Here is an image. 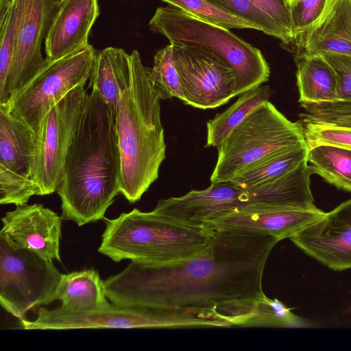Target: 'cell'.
<instances>
[{"label":"cell","mask_w":351,"mask_h":351,"mask_svg":"<svg viewBox=\"0 0 351 351\" xmlns=\"http://www.w3.org/2000/svg\"><path fill=\"white\" fill-rule=\"evenodd\" d=\"M278 241L269 235L216 230L211 244L189 259L160 265L131 261L104 280L106 294L117 305L217 313L264 293L265 267Z\"/></svg>","instance_id":"cell-1"},{"label":"cell","mask_w":351,"mask_h":351,"mask_svg":"<svg viewBox=\"0 0 351 351\" xmlns=\"http://www.w3.org/2000/svg\"><path fill=\"white\" fill-rule=\"evenodd\" d=\"M120 174L116 111L92 89L57 190L62 219L79 226L103 219L120 193Z\"/></svg>","instance_id":"cell-2"},{"label":"cell","mask_w":351,"mask_h":351,"mask_svg":"<svg viewBox=\"0 0 351 351\" xmlns=\"http://www.w3.org/2000/svg\"><path fill=\"white\" fill-rule=\"evenodd\" d=\"M130 55L131 82L116 112L121 156L119 189L131 204L158 179L166 156L160 98L152 86L139 52Z\"/></svg>","instance_id":"cell-3"},{"label":"cell","mask_w":351,"mask_h":351,"mask_svg":"<svg viewBox=\"0 0 351 351\" xmlns=\"http://www.w3.org/2000/svg\"><path fill=\"white\" fill-rule=\"evenodd\" d=\"M215 231L184 223L154 210L134 208L106 221L98 252L114 262L129 259L167 265L192 258L212 243Z\"/></svg>","instance_id":"cell-4"},{"label":"cell","mask_w":351,"mask_h":351,"mask_svg":"<svg viewBox=\"0 0 351 351\" xmlns=\"http://www.w3.org/2000/svg\"><path fill=\"white\" fill-rule=\"evenodd\" d=\"M170 44L213 53L234 71L236 95L268 81L269 66L261 51L229 29L202 21L172 5L159 7L149 22Z\"/></svg>","instance_id":"cell-5"},{"label":"cell","mask_w":351,"mask_h":351,"mask_svg":"<svg viewBox=\"0 0 351 351\" xmlns=\"http://www.w3.org/2000/svg\"><path fill=\"white\" fill-rule=\"evenodd\" d=\"M24 330L90 328H184L223 327L225 322L210 312L174 308L132 307L111 303L95 311H69L39 308L33 320H19Z\"/></svg>","instance_id":"cell-6"},{"label":"cell","mask_w":351,"mask_h":351,"mask_svg":"<svg viewBox=\"0 0 351 351\" xmlns=\"http://www.w3.org/2000/svg\"><path fill=\"white\" fill-rule=\"evenodd\" d=\"M306 145L300 121H291L268 101L237 126L217 147L218 158L210 180L230 182L270 154Z\"/></svg>","instance_id":"cell-7"},{"label":"cell","mask_w":351,"mask_h":351,"mask_svg":"<svg viewBox=\"0 0 351 351\" xmlns=\"http://www.w3.org/2000/svg\"><path fill=\"white\" fill-rule=\"evenodd\" d=\"M97 53L88 43L57 59L45 58L44 65L37 73L0 106L36 135L43 117L52 105L75 87L86 85Z\"/></svg>","instance_id":"cell-8"},{"label":"cell","mask_w":351,"mask_h":351,"mask_svg":"<svg viewBox=\"0 0 351 351\" xmlns=\"http://www.w3.org/2000/svg\"><path fill=\"white\" fill-rule=\"evenodd\" d=\"M62 274L53 260L16 245L0 232V303L19 320L36 306L54 301Z\"/></svg>","instance_id":"cell-9"},{"label":"cell","mask_w":351,"mask_h":351,"mask_svg":"<svg viewBox=\"0 0 351 351\" xmlns=\"http://www.w3.org/2000/svg\"><path fill=\"white\" fill-rule=\"evenodd\" d=\"M81 84L53 104L36 134L32 180L38 195L57 191L64 160L89 94Z\"/></svg>","instance_id":"cell-10"},{"label":"cell","mask_w":351,"mask_h":351,"mask_svg":"<svg viewBox=\"0 0 351 351\" xmlns=\"http://www.w3.org/2000/svg\"><path fill=\"white\" fill-rule=\"evenodd\" d=\"M173 57L184 104L200 109L215 108L237 96L233 69L213 53L173 45Z\"/></svg>","instance_id":"cell-11"},{"label":"cell","mask_w":351,"mask_h":351,"mask_svg":"<svg viewBox=\"0 0 351 351\" xmlns=\"http://www.w3.org/2000/svg\"><path fill=\"white\" fill-rule=\"evenodd\" d=\"M35 132L0 106V204H27L38 190L32 180Z\"/></svg>","instance_id":"cell-12"},{"label":"cell","mask_w":351,"mask_h":351,"mask_svg":"<svg viewBox=\"0 0 351 351\" xmlns=\"http://www.w3.org/2000/svg\"><path fill=\"white\" fill-rule=\"evenodd\" d=\"M16 17L15 50L8 85L10 97L23 87L45 62L41 46L59 0H13Z\"/></svg>","instance_id":"cell-13"},{"label":"cell","mask_w":351,"mask_h":351,"mask_svg":"<svg viewBox=\"0 0 351 351\" xmlns=\"http://www.w3.org/2000/svg\"><path fill=\"white\" fill-rule=\"evenodd\" d=\"M309 256L335 271L351 269V199L290 238Z\"/></svg>","instance_id":"cell-14"},{"label":"cell","mask_w":351,"mask_h":351,"mask_svg":"<svg viewBox=\"0 0 351 351\" xmlns=\"http://www.w3.org/2000/svg\"><path fill=\"white\" fill-rule=\"evenodd\" d=\"M248 205L246 189L239 188L231 182H215L202 190H192L182 196L161 199L153 210L188 224L204 227L208 221Z\"/></svg>","instance_id":"cell-15"},{"label":"cell","mask_w":351,"mask_h":351,"mask_svg":"<svg viewBox=\"0 0 351 351\" xmlns=\"http://www.w3.org/2000/svg\"><path fill=\"white\" fill-rule=\"evenodd\" d=\"M318 208L294 210L249 206L230 211L204 227L213 231L224 230L269 235L279 241L291 238L324 215Z\"/></svg>","instance_id":"cell-16"},{"label":"cell","mask_w":351,"mask_h":351,"mask_svg":"<svg viewBox=\"0 0 351 351\" xmlns=\"http://www.w3.org/2000/svg\"><path fill=\"white\" fill-rule=\"evenodd\" d=\"M62 217L41 204H24L5 213L1 231L16 245L50 260L61 261Z\"/></svg>","instance_id":"cell-17"},{"label":"cell","mask_w":351,"mask_h":351,"mask_svg":"<svg viewBox=\"0 0 351 351\" xmlns=\"http://www.w3.org/2000/svg\"><path fill=\"white\" fill-rule=\"evenodd\" d=\"M99 14L98 0H59L45 40L46 58L57 59L87 45Z\"/></svg>","instance_id":"cell-18"},{"label":"cell","mask_w":351,"mask_h":351,"mask_svg":"<svg viewBox=\"0 0 351 351\" xmlns=\"http://www.w3.org/2000/svg\"><path fill=\"white\" fill-rule=\"evenodd\" d=\"M313 174L306 159L280 177L247 189L249 206L294 210L317 208L310 186Z\"/></svg>","instance_id":"cell-19"},{"label":"cell","mask_w":351,"mask_h":351,"mask_svg":"<svg viewBox=\"0 0 351 351\" xmlns=\"http://www.w3.org/2000/svg\"><path fill=\"white\" fill-rule=\"evenodd\" d=\"M351 56V0H327L325 8L295 54Z\"/></svg>","instance_id":"cell-20"},{"label":"cell","mask_w":351,"mask_h":351,"mask_svg":"<svg viewBox=\"0 0 351 351\" xmlns=\"http://www.w3.org/2000/svg\"><path fill=\"white\" fill-rule=\"evenodd\" d=\"M88 81V88L97 90L117 112L123 94L130 86V55L113 47L97 51Z\"/></svg>","instance_id":"cell-21"},{"label":"cell","mask_w":351,"mask_h":351,"mask_svg":"<svg viewBox=\"0 0 351 351\" xmlns=\"http://www.w3.org/2000/svg\"><path fill=\"white\" fill-rule=\"evenodd\" d=\"M295 59L298 101L301 104L339 101L337 73L322 55L300 54Z\"/></svg>","instance_id":"cell-22"},{"label":"cell","mask_w":351,"mask_h":351,"mask_svg":"<svg viewBox=\"0 0 351 351\" xmlns=\"http://www.w3.org/2000/svg\"><path fill=\"white\" fill-rule=\"evenodd\" d=\"M220 314L232 327H287L301 321L291 308L264 293L255 299L230 304Z\"/></svg>","instance_id":"cell-23"},{"label":"cell","mask_w":351,"mask_h":351,"mask_svg":"<svg viewBox=\"0 0 351 351\" xmlns=\"http://www.w3.org/2000/svg\"><path fill=\"white\" fill-rule=\"evenodd\" d=\"M53 300H60V307L69 311L99 310L111 304L106 294L104 281L94 269L62 274Z\"/></svg>","instance_id":"cell-24"},{"label":"cell","mask_w":351,"mask_h":351,"mask_svg":"<svg viewBox=\"0 0 351 351\" xmlns=\"http://www.w3.org/2000/svg\"><path fill=\"white\" fill-rule=\"evenodd\" d=\"M270 96V88L266 85H261L240 94L232 105L207 122L206 147H219L237 126L268 102Z\"/></svg>","instance_id":"cell-25"},{"label":"cell","mask_w":351,"mask_h":351,"mask_svg":"<svg viewBox=\"0 0 351 351\" xmlns=\"http://www.w3.org/2000/svg\"><path fill=\"white\" fill-rule=\"evenodd\" d=\"M307 145L282 149L256 161L231 181L242 189L256 186L280 177L307 159Z\"/></svg>","instance_id":"cell-26"},{"label":"cell","mask_w":351,"mask_h":351,"mask_svg":"<svg viewBox=\"0 0 351 351\" xmlns=\"http://www.w3.org/2000/svg\"><path fill=\"white\" fill-rule=\"evenodd\" d=\"M307 162L313 174L339 189L351 192V150L322 145L309 148Z\"/></svg>","instance_id":"cell-27"},{"label":"cell","mask_w":351,"mask_h":351,"mask_svg":"<svg viewBox=\"0 0 351 351\" xmlns=\"http://www.w3.org/2000/svg\"><path fill=\"white\" fill-rule=\"evenodd\" d=\"M13 0H0V104L9 99L8 85L12 68L16 29Z\"/></svg>","instance_id":"cell-28"},{"label":"cell","mask_w":351,"mask_h":351,"mask_svg":"<svg viewBox=\"0 0 351 351\" xmlns=\"http://www.w3.org/2000/svg\"><path fill=\"white\" fill-rule=\"evenodd\" d=\"M147 76L161 100L173 97L183 101L180 77L173 57V45L158 50L152 68L145 67Z\"/></svg>","instance_id":"cell-29"},{"label":"cell","mask_w":351,"mask_h":351,"mask_svg":"<svg viewBox=\"0 0 351 351\" xmlns=\"http://www.w3.org/2000/svg\"><path fill=\"white\" fill-rule=\"evenodd\" d=\"M161 1L213 25L227 29H253L260 31L257 25L228 12L209 0Z\"/></svg>","instance_id":"cell-30"},{"label":"cell","mask_w":351,"mask_h":351,"mask_svg":"<svg viewBox=\"0 0 351 351\" xmlns=\"http://www.w3.org/2000/svg\"><path fill=\"white\" fill-rule=\"evenodd\" d=\"M326 1L298 0L289 7L293 36V41L289 45L295 54L303 49L308 34L325 8Z\"/></svg>","instance_id":"cell-31"},{"label":"cell","mask_w":351,"mask_h":351,"mask_svg":"<svg viewBox=\"0 0 351 351\" xmlns=\"http://www.w3.org/2000/svg\"><path fill=\"white\" fill-rule=\"evenodd\" d=\"M209 1L228 12L257 25L260 31L280 39L284 45H288L291 43L289 38L278 24L250 0Z\"/></svg>","instance_id":"cell-32"},{"label":"cell","mask_w":351,"mask_h":351,"mask_svg":"<svg viewBox=\"0 0 351 351\" xmlns=\"http://www.w3.org/2000/svg\"><path fill=\"white\" fill-rule=\"evenodd\" d=\"M302 123H313L351 128V101L302 104Z\"/></svg>","instance_id":"cell-33"},{"label":"cell","mask_w":351,"mask_h":351,"mask_svg":"<svg viewBox=\"0 0 351 351\" xmlns=\"http://www.w3.org/2000/svg\"><path fill=\"white\" fill-rule=\"evenodd\" d=\"M301 124L308 149L317 145H329L351 150L350 128L313 123Z\"/></svg>","instance_id":"cell-34"},{"label":"cell","mask_w":351,"mask_h":351,"mask_svg":"<svg viewBox=\"0 0 351 351\" xmlns=\"http://www.w3.org/2000/svg\"><path fill=\"white\" fill-rule=\"evenodd\" d=\"M272 19L292 43L293 39L290 10L284 0H250Z\"/></svg>","instance_id":"cell-35"},{"label":"cell","mask_w":351,"mask_h":351,"mask_svg":"<svg viewBox=\"0 0 351 351\" xmlns=\"http://www.w3.org/2000/svg\"><path fill=\"white\" fill-rule=\"evenodd\" d=\"M335 69L339 83V101H351V56L322 55Z\"/></svg>","instance_id":"cell-36"},{"label":"cell","mask_w":351,"mask_h":351,"mask_svg":"<svg viewBox=\"0 0 351 351\" xmlns=\"http://www.w3.org/2000/svg\"><path fill=\"white\" fill-rule=\"evenodd\" d=\"M286 4L289 7L292 4H293L295 2H296L298 0H284Z\"/></svg>","instance_id":"cell-37"}]
</instances>
